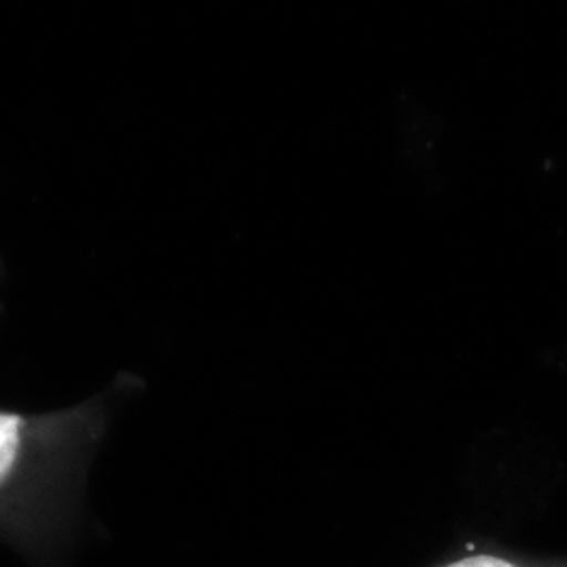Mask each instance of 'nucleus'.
<instances>
[{
	"label": "nucleus",
	"mask_w": 567,
	"mask_h": 567,
	"mask_svg": "<svg viewBox=\"0 0 567 567\" xmlns=\"http://www.w3.org/2000/svg\"><path fill=\"white\" fill-rule=\"evenodd\" d=\"M20 444V419L13 414H2L0 423V473L2 480H7V473L16 461Z\"/></svg>",
	"instance_id": "f257e3e1"
},
{
	"label": "nucleus",
	"mask_w": 567,
	"mask_h": 567,
	"mask_svg": "<svg viewBox=\"0 0 567 567\" xmlns=\"http://www.w3.org/2000/svg\"><path fill=\"white\" fill-rule=\"evenodd\" d=\"M446 567H515L511 566L505 559H496V557H468V559H461L456 564Z\"/></svg>",
	"instance_id": "f03ea898"
}]
</instances>
